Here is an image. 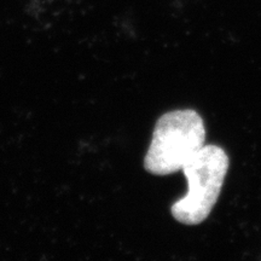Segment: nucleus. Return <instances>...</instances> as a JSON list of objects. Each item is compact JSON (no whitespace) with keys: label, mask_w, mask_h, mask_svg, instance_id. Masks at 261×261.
Masks as SVG:
<instances>
[{"label":"nucleus","mask_w":261,"mask_h":261,"mask_svg":"<svg viewBox=\"0 0 261 261\" xmlns=\"http://www.w3.org/2000/svg\"><path fill=\"white\" fill-rule=\"evenodd\" d=\"M228 169V156L218 145H204L181 168L189 190L171 207L175 220L198 225L207 219L219 198Z\"/></svg>","instance_id":"obj_2"},{"label":"nucleus","mask_w":261,"mask_h":261,"mask_svg":"<svg viewBox=\"0 0 261 261\" xmlns=\"http://www.w3.org/2000/svg\"><path fill=\"white\" fill-rule=\"evenodd\" d=\"M204 140V122L197 112L182 109L163 114L155 125L144 168L155 175L181 171L203 148Z\"/></svg>","instance_id":"obj_1"}]
</instances>
